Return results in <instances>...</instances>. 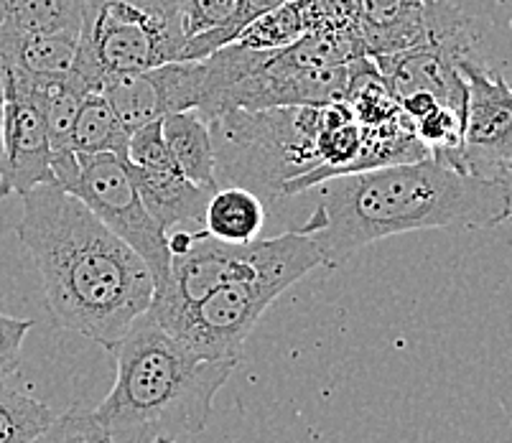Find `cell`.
Returning <instances> with one entry per match:
<instances>
[{"label":"cell","mask_w":512,"mask_h":443,"mask_svg":"<svg viewBox=\"0 0 512 443\" xmlns=\"http://www.w3.org/2000/svg\"><path fill=\"white\" fill-rule=\"evenodd\" d=\"M125 161L133 163V166H141V169H153V171L176 169L169 146H166L161 120H153V123H146L141 125V128L130 130Z\"/></svg>","instance_id":"7402d4cb"},{"label":"cell","mask_w":512,"mask_h":443,"mask_svg":"<svg viewBox=\"0 0 512 443\" xmlns=\"http://www.w3.org/2000/svg\"><path fill=\"white\" fill-rule=\"evenodd\" d=\"M6 105H3V174L0 199L41 184H54L51 171V143L44 115L31 95L26 79L3 69Z\"/></svg>","instance_id":"8fae6325"},{"label":"cell","mask_w":512,"mask_h":443,"mask_svg":"<svg viewBox=\"0 0 512 443\" xmlns=\"http://www.w3.org/2000/svg\"><path fill=\"white\" fill-rule=\"evenodd\" d=\"M102 443H118V441H113V438H105V441ZM133 443H141V441H133Z\"/></svg>","instance_id":"83f0119b"},{"label":"cell","mask_w":512,"mask_h":443,"mask_svg":"<svg viewBox=\"0 0 512 443\" xmlns=\"http://www.w3.org/2000/svg\"><path fill=\"white\" fill-rule=\"evenodd\" d=\"M166 146L176 169L194 184L204 189H217V174H214V146L209 123L197 110H181V113L166 115L161 120Z\"/></svg>","instance_id":"e0dca14e"},{"label":"cell","mask_w":512,"mask_h":443,"mask_svg":"<svg viewBox=\"0 0 512 443\" xmlns=\"http://www.w3.org/2000/svg\"><path fill=\"white\" fill-rule=\"evenodd\" d=\"M79 36L29 34L0 39V69L23 77H57L74 72Z\"/></svg>","instance_id":"2e32d148"},{"label":"cell","mask_w":512,"mask_h":443,"mask_svg":"<svg viewBox=\"0 0 512 443\" xmlns=\"http://www.w3.org/2000/svg\"><path fill=\"white\" fill-rule=\"evenodd\" d=\"M115 385L92 410L107 438L120 433H202L214 395L240 359H207L143 314L120 339Z\"/></svg>","instance_id":"3957f363"},{"label":"cell","mask_w":512,"mask_h":443,"mask_svg":"<svg viewBox=\"0 0 512 443\" xmlns=\"http://www.w3.org/2000/svg\"><path fill=\"white\" fill-rule=\"evenodd\" d=\"M474 57V49H459L446 44H421L413 49L370 57L377 72L385 79L388 92L395 102L403 97L426 92L441 105L451 107L464 120L467 110V82L462 77L459 62Z\"/></svg>","instance_id":"7c38bea8"},{"label":"cell","mask_w":512,"mask_h":443,"mask_svg":"<svg viewBox=\"0 0 512 443\" xmlns=\"http://www.w3.org/2000/svg\"><path fill=\"white\" fill-rule=\"evenodd\" d=\"M367 57L426 44V0H355Z\"/></svg>","instance_id":"4fadbf2b"},{"label":"cell","mask_w":512,"mask_h":443,"mask_svg":"<svg viewBox=\"0 0 512 443\" xmlns=\"http://www.w3.org/2000/svg\"><path fill=\"white\" fill-rule=\"evenodd\" d=\"M128 3H136V6L166 13V16H179V13H176V0H128Z\"/></svg>","instance_id":"484cf974"},{"label":"cell","mask_w":512,"mask_h":443,"mask_svg":"<svg viewBox=\"0 0 512 443\" xmlns=\"http://www.w3.org/2000/svg\"><path fill=\"white\" fill-rule=\"evenodd\" d=\"M467 82L462 166L467 174L502 179L512 174V82L477 57L459 62Z\"/></svg>","instance_id":"9c48e42d"},{"label":"cell","mask_w":512,"mask_h":443,"mask_svg":"<svg viewBox=\"0 0 512 443\" xmlns=\"http://www.w3.org/2000/svg\"><path fill=\"white\" fill-rule=\"evenodd\" d=\"M79 171L64 191L87 204L102 225L143 258L153 275V293L164 288L171 268L169 232L158 225L138 194L125 156L97 153L82 156Z\"/></svg>","instance_id":"52a82bcc"},{"label":"cell","mask_w":512,"mask_h":443,"mask_svg":"<svg viewBox=\"0 0 512 443\" xmlns=\"http://www.w3.org/2000/svg\"><path fill=\"white\" fill-rule=\"evenodd\" d=\"M90 0H0V39L29 34L82 36Z\"/></svg>","instance_id":"9a60e30c"},{"label":"cell","mask_w":512,"mask_h":443,"mask_svg":"<svg viewBox=\"0 0 512 443\" xmlns=\"http://www.w3.org/2000/svg\"><path fill=\"white\" fill-rule=\"evenodd\" d=\"M291 286L278 278L225 283L186 309L166 331L207 359H240L250 331Z\"/></svg>","instance_id":"ba28073f"},{"label":"cell","mask_w":512,"mask_h":443,"mask_svg":"<svg viewBox=\"0 0 512 443\" xmlns=\"http://www.w3.org/2000/svg\"><path fill=\"white\" fill-rule=\"evenodd\" d=\"M16 227L41 275L54 324L113 352L153 301V275L133 247L57 184L23 194Z\"/></svg>","instance_id":"7a4b0ae2"},{"label":"cell","mask_w":512,"mask_h":443,"mask_svg":"<svg viewBox=\"0 0 512 443\" xmlns=\"http://www.w3.org/2000/svg\"><path fill=\"white\" fill-rule=\"evenodd\" d=\"M204 232L227 245L258 240L265 225V204L242 186H217L204 209Z\"/></svg>","instance_id":"ac0fdd59"},{"label":"cell","mask_w":512,"mask_h":443,"mask_svg":"<svg viewBox=\"0 0 512 443\" xmlns=\"http://www.w3.org/2000/svg\"><path fill=\"white\" fill-rule=\"evenodd\" d=\"M57 413L34 395L0 382V443H31L54 423Z\"/></svg>","instance_id":"44dd1931"},{"label":"cell","mask_w":512,"mask_h":443,"mask_svg":"<svg viewBox=\"0 0 512 443\" xmlns=\"http://www.w3.org/2000/svg\"><path fill=\"white\" fill-rule=\"evenodd\" d=\"M184 46L186 34L179 16H166L128 0H90L74 74L87 90L97 92L102 79L113 74L184 62Z\"/></svg>","instance_id":"8992f818"},{"label":"cell","mask_w":512,"mask_h":443,"mask_svg":"<svg viewBox=\"0 0 512 443\" xmlns=\"http://www.w3.org/2000/svg\"><path fill=\"white\" fill-rule=\"evenodd\" d=\"M207 87L204 59L166 62L141 72L113 74L97 87L128 130L164 120L181 110H199Z\"/></svg>","instance_id":"30bf717a"},{"label":"cell","mask_w":512,"mask_h":443,"mask_svg":"<svg viewBox=\"0 0 512 443\" xmlns=\"http://www.w3.org/2000/svg\"><path fill=\"white\" fill-rule=\"evenodd\" d=\"M314 268H321V255L304 232L288 230L245 245H227L207 232H194L189 247L171 255L169 278L153 293L146 316L169 329L186 309L225 283L253 278L299 283Z\"/></svg>","instance_id":"5b68a950"},{"label":"cell","mask_w":512,"mask_h":443,"mask_svg":"<svg viewBox=\"0 0 512 443\" xmlns=\"http://www.w3.org/2000/svg\"><path fill=\"white\" fill-rule=\"evenodd\" d=\"M105 438V431L95 421L92 410L72 405L62 415H57L54 423L31 443H102Z\"/></svg>","instance_id":"603a6c76"},{"label":"cell","mask_w":512,"mask_h":443,"mask_svg":"<svg viewBox=\"0 0 512 443\" xmlns=\"http://www.w3.org/2000/svg\"><path fill=\"white\" fill-rule=\"evenodd\" d=\"M31 329H34L31 319H18V316H8L0 311V382L16 375L21 367L23 342Z\"/></svg>","instance_id":"d4e9b609"},{"label":"cell","mask_w":512,"mask_h":443,"mask_svg":"<svg viewBox=\"0 0 512 443\" xmlns=\"http://www.w3.org/2000/svg\"><path fill=\"white\" fill-rule=\"evenodd\" d=\"M130 141V130L120 123L110 102L100 92H87L77 110L72 128L74 156H97V153H115L125 156Z\"/></svg>","instance_id":"d6986e66"},{"label":"cell","mask_w":512,"mask_h":443,"mask_svg":"<svg viewBox=\"0 0 512 443\" xmlns=\"http://www.w3.org/2000/svg\"><path fill=\"white\" fill-rule=\"evenodd\" d=\"M314 31L309 0H288L283 6L255 18L232 44L255 51H276Z\"/></svg>","instance_id":"ffe728a7"},{"label":"cell","mask_w":512,"mask_h":443,"mask_svg":"<svg viewBox=\"0 0 512 443\" xmlns=\"http://www.w3.org/2000/svg\"><path fill=\"white\" fill-rule=\"evenodd\" d=\"M128 171L146 209L166 232H171L181 222L202 225L212 189H204V186L189 181L179 169L153 171L128 163Z\"/></svg>","instance_id":"5bb4252c"},{"label":"cell","mask_w":512,"mask_h":443,"mask_svg":"<svg viewBox=\"0 0 512 443\" xmlns=\"http://www.w3.org/2000/svg\"><path fill=\"white\" fill-rule=\"evenodd\" d=\"M207 123L217 186H242L263 204L283 199L288 181L321 166L316 138L324 105L227 110Z\"/></svg>","instance_id":"277c9868"},{"label":"cell","mask_w":512,"mask_h":443,"mask_svg":"<svg viewBox=\"0 0 512 443\" xmlns=\"http://www.w3.org/2000/svg\"><path fill=\"white\" fill-rule=\"evenodd\" d=\"M314 209L288 230L311 237L321 265L339 268L362 247L406 232L492 230L512 219L505 179L459 171L434 156L321 181Z\"/></svg>","instance_id":"6da1fadb"},{"label":"cell","mask_w":512,"mask_h":443,"mask_svg":"<svg viewBox=\"0 0 512 443\" xmlns=\"http://www.w3.org/2000/svg\"><path fill=\"white\" fill-rule=\"evenodd\" d=\"M235 6L237 0H176V13H179L186 41L222 26L235 11Z\"/></svg>","instance_id":"cb8c5ba5"},{"label":"cell","mask_w":512,"mask_h":443,"mask_svg":"<svg viewBox=\"0 0 512 443\" xmlns=\"http://www.w3.org/2000/svg\"><path fill=\"white\" fill-rule=\"evenodd\" d=\"M3 105H6V85H3V69H0V174H3Z\"/></svg>","instance_id":"4316f807"}]
</instances>
